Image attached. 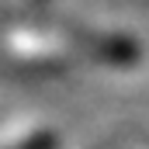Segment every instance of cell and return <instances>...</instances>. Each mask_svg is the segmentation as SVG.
<instances>
[{
    "mask_svg": "<svg viewBox=\"0 0 149 149\" xmlns=\"http://www.w3.org/2000/svg\"><path fill=\"white\" fill-rule=\"evenodd\" d=\"M56 135L52 132H35V135H28V139H21V142H14V146L7 149H56Z\"/></svg>",
    "mask_w": 149,
    "mask_h": 149,
    "instance_id": "cell-1",
    "label": "cell"
}]
</instances>
